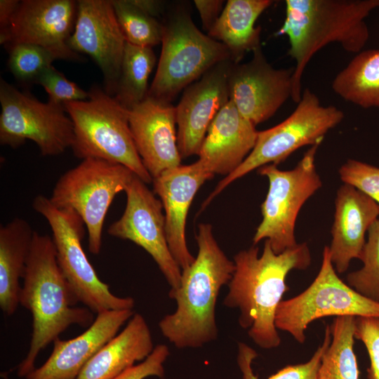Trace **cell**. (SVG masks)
I'll use <instances>...</instances> for the list:
<instances>
[{
    "label": "cell",
    "mask_w": 379,
    "mask_h": 379,
    "mask_svg": "<svg viewBox=\"0 0 379 379\" xmlns=\"http://www.w3.org/2000/svg\"><path fill=\"white\" fill-rule=\"evenodd\" d=\"M234 272L223 304L239 311V326L262 349L276 348L281 338L275 326V315L284 294L288 291L286 277L293 270H305L311 263L307 243L297 244L277 254L265 241L262 253L255 246L238 252L234 257Z\"/></svg>",
    "instance_id": "6da1fadb"
},
{
    "label": "cell",
    "mask_w": 379,
    "mask_h": 379,
    "mask_svg": "<svg viewBox=\"0 0 379 379\" xmlns=\"http://www.w3.org/2000/svg\"><path fill=\"white\" fill-rule=\"evenodd\" d=\"M196 239L197 257L182 271L180 286L168 293L176 302V309L159 322L162 335L179 349L201 347L217 339V300L235 269L234 261L215 240L210 224L199 225Z\"/></svg>",
    "instance_id": "7a4b0ae2"
},
{
    "label": "cell",
    "mask_w": 379,
    "mask_h": 379,
    "mask_svg": "<svg viewBox=\"0 0 379 379\" xmlns=\"http://www.w3.org/2000/svg\"><path fill=\"white\" fill-rule=\"evenodd\" d=\"M19 303L32 316V332L28 352L18 366V375L26 377L34 368L39 352L72 325L84 328L95 320L79 302L59 267L54 244L48 235L34 232Z\"/></svg>",
    "instance_id": "3957f363"
},
{
    "label": "cell",
    "mask_w": 379,
    "mask_h": 379,
    "mask_svg": "<svg viewBox=\"0 0 379 379\" xmlns=\"http://www.w3.org/2000/svg\"><path fill=\"white\" fill-rule=\"evenodd\" d=\"M379 8V0H286V17L276 36L286 35L288 55L295 60L291 99L302 95L305 69L314 55L331 43L359 53L370 34L365 19Z\"/></svg>",
    "instance_id": "277c9868"
},
{
    "label": "cell",
    "mask_w": 379,
    "mask_h": 379,
    "mask_svg": "<svg viewBox=\"0 0 379 379\" xmlns=\"http://www.w3.org/2000/svg\"><path fill=\"white\" fill-rule=\"evenodd\" d=\"M88 93L86 100L63 105L74 125V156L123 165L146 184L152 182L133 139L128 110L103 88L93 86Z\"/></svg>",
    "instance_id": "5b68a950"
},
{
    "label": "cell",
    "mask_w": 379,
    "mask_h": 379,
    "mask_svg": "<svg viewBox=\"0 0 379 379\" xmlns=\"http://www.w3.org/2000/svg\"><path fill=\"white\" fill-rule=\"evenodd\" d=\"M162 25L161 52L147 96L171 102L215 65L230 60V55L222 43L202 33L183 9L175 11Z\"/></svg>",
    "instance_id": "8992f818"
},
{
    "label": "cell",
    "mask_w": 379,
    "mask_h": 379,
    "mask_svg": "<svg viewBox=\"0 0 379 379\" xmlns=\"http://www.w3.org/2000/svg\"><path fill=\"white\" fill-rule=\"evenodd\" d=\"M343 118L342 110L333 105H322L317 95L305 88L289 117L270 128L258 132L251 153L235 171L218 182L202 204L201 210L226 187L252 171L267 164L277 165L302 147L321 144L324 135Z\"/></svg>",
    "instance_id": "52a82bcc"
},
{
    "label": "cell",
    "mask_w": 379,
    "mask_h": 379,
    "mask_svg": "<svg viewBox=\"0 0 379 379\" xmlns=\"http://www.w3.org/2000/svg\"><path fill=\"white\" fill-rule=\"evenodd\" d=\"M32 206L51 227L58 265L79 302L97 314L107 310H133L134 299L114 295L88 260L82 246L86 227L82 218L72 209L55 207L43 195L34 198Z\"/></svg>",
    "instance_id": "ba28073f"
},
{
    "label": "cell",
    "mask_w": 379,
    "mask_h": 379,
    "mask_svg": "<svg viewBox=\"0 0 379 379\" xmlns=\"http://www.w3.org/2000/svg\"><path fill=\"white\" fill-rule=\"evenodd\" d=\"M135 174L126 166L86 159L65 172L49 198L58 208L72 209L83 220L89 251L99 254L106 214L116 195L126 190Z\"/></svg>",
    "instance_id": "9c48e42d"
},
{
    "label": "cell",
    "mask_w": 379,
    "mask_h": 379,
    "mask_svg": "<svg viewBox=\"0 0 379 379\" xmlns=\"http://www.w3.org/2000/svg\"><path fill=\"white\" fill-rule=\"evenodd\" d=\"M319 145L311 146L293 169L283 171L274 164L258 169L268 179L269 189L261 204L262 218L253 238L254 246L267 240L279 254L297 245L295 226L298 213L322 185L315 165Z\"/></svg>",
    "instance_id": "30bf717a"
},
{
    "label": "cell",
    "mask_w": 379,
    "mask_h": 379,
    "mask_svg": "<svg viewBox=\"0 0 379 379\" xmlns=\"http://www.w3.org/2000/svg\"><path fill=\"white\" fill-rule=\"evenodd\" d=\"M330 316L379 317V303L361 295L338 277L328 246H325L318 274L302 293L281 301L275 326L302 344L308 325Z\"/></svg>",
    "instance_id": "8fae6325"
},
{
    "label": "cell",
    "mask_w": 379,
    "mask_h": 379,
    "mask_svg": "<svg viewBox=\"0 0 379 379\" xmlns=\"http://www.w3.org/2000/svg\"><path fill=\"white\" fill-rule=\"evenodd\" d=\"M0 143L17 148L32 140L43 156H56L72 147L74 125L61 105L40 102L0 80Z\"/></svg>",
    "instance_id": "7c38bea8"
},
{
    "label": "cell",
    "mask_w": 379,
    "mask_h": 379,
    "mask_svg": "<svg viewBox=\"0 0 379 379\" xmlns=\"http://www.w3.org/2000/svg\"><path fill=\"white\" fill-rule=\"evenodd\" d=\"M125 192L126 204L124 213L108 227L107 233L142 247L157 264L171 289L177 288L182 271L168 245L160 199L135 175Z\"/></svg>",
    "instance_id": "4fadbf2b"
},
{
    "label": "cell",
    "mask_w": 379,
    "mask_h": 379,
    "mask_svg": "<svg viewBox=\"0 0 379 379\" xmlns=\"http://www.w3.org/2000/svg\"><path fill=\"white\" fill-rule=\"evenodd\" d=\"M252 59L232 63L228 77L230 100L240 114L254 126L271 118L293 91L294 67L274 68L259 46Z\"/></svg>",
    "instance_id": "5bb4252c"
},
{
    "label": "cell",
    "mask_w": 379,
    "mask_h": 379,
    "mask_svg": "<svg viewBox=\"0 0 379 379\" xmlns=\"http://www.w3.org/2000/svg\"><path fill=\"white\" fill-rule=\"evenodd\" d=\"M126 41L112 0H79L74 31L68 46L89 55L103 75V89L114 96Z\"/></svg>",
    "instance_id": "9a60e30c"
},
{
    "label": "cell",
    "mask_w": 379,
    "mask_h": 379,
    "mask_svg": "<svg viewBox=\"0 0 379 379\" xmlns=\"http://www.w3.org/2000/svg\"><path fill=\"white\" fill-rule=\"evenodd\" d=\"M77 1H20L6 26L0 30V44H32L58 51L67 60L84 58L67 45L76 23Z\"/></svg>",
    "instance_id": "2e32d148"
},
{
    "label": "cell",
    "mask_w": 379,
    "mask_h": 379,
    "mask_svg": "<svg viewBox=\"0 0 379 379\" xmlns=\"http://www.w3.org/2000/svg\"><path fill=\"white\" fill-rule=\"evenodd\" d=\"M230 60L221 62L187 86L175 107L181 157L198 155L212 121L229 102Z\"/></svg>",
    "instance_id": "e0dca14e"
},
{
    "label": "cell",
    "mask_w": 379,
    "mask_h": 379,
    "mask_svg": "<svg viewBox=\"0 0 379 379\" xmlns=\"http://www.w3.org/2000/svg\"><path fill=\"white\" fill-rule=\"evenodd\" d=\"M128 113L135 145L152 179L179 166L175 107L147 96Z\"/></svg>",
    "instance_id": "ac0fdd59"
},
{
    "label": "cell",
    "mask_w": 379,
    "mask_h": 379,
    "mask_svg": "<svg viewBox=\"0 0 379 379\" xmlns=\"http://www.w3.org/2000/svg\"><path fill=\"white\" fill-rule=\"evenodd\" d=\"M213 176L197 161L169 169L152 180L154 192L159 196L164 211L168 245L182 270L195 259L187 248L185 238L190 205L200 187Z\"/></svg>",
    "instance_id": "d6986e66"
},
{
    "label": "cell",
    "mask_w": 379,
    "mask_h": 379,
    "mask_svg": "<svg viewBox=\"0 0 379 379\" xmlns=\"http://www.w3.org/2000/svg\"><path fill=\"white\" fill-rule=\"evenodd\" d=\"M134 314L133 310L104 311L79 335L69 340L57 338L46 362L26 379H77L86 363Z\"/></svg>",
    "instance_id": "ffe728a7"
},
{
    "label": "cell",
    "mask_w": 379,
    "mask_h": 379,
    "mask_svg": "<svg viewBox=\"0 0 379 379\" xmlns=\"http://www.w3.org/2000/svg\"><path fill=\"white\" fill-rule=\"evenodd\" d=\"M378 205L366 194L348 184L337 190L331 242L328 246L335 271L345 272L352 259L361 258L366 234L378 218Z\"/></svg>",
    "instance_id": "44dd1931"
},
{
    "label": "cell",
    "mask_w": 379,
    "mask_h": 379,
    "mask_svg": "<svg viewBox=\"0 0 379 379\" xmlns=\"http://www.w3.org/2000/svg\"><path fill=\"white\" fill-rule=\"evenodd\" d=\"M258 132L229 100L209 126L197 161L213 175L227 176L251 153Z\"/></svg>",
    "instance_id": "7402d4cb"
},
{
    "label": "cell",
    "mask_w": 379,
    "mask_h": 379,
    "mask_svg": "<svg viewBox=\"0 0 379 379\" xmlns=\"http://www.w3.org/2000/svg\"><path fill=\"white\" fill-rule=\"evenodd\" d=\"M154 348L146 320L135 313L121 332L86 363L77 379H113L135 362L145 360Z\"/></svg>",
    "instance_id": "603a6c76"
},
{
    "label": "cell",
    "mask_w": 379,
    "mask_h": 379,
    "mask_svg": "<svg viewBox=\"0 0 379 379\" xmlns=\"http://www.w3.org/2000/svg\"><path fill=\"white\" fill-rule=\"evenodd\" d=\"M34 231L25 220L15 218L0 228V307L13 314L19 303L23 278Z\"/></svg>",
    "instance_id": "cb8c5ba5"
},
{
    "label": "cell",
    "mask_w": 379,
    "mask_h": 379,
    "mask_svg": "<svg viewBox=\"0 0 379 379\" xmlns=\"http://www.w3.org/2000/svg\"><path fill=\"white\" fill-rule=\"evenodd\" d=\"M273 2L272 0L227 1L208 35L227 48L234 64L239 63L246 53L260 46V27H255V22Z\"/></svg>",
    "instance_id": "d4e9b609"
},
{
    "label": "cell",
    "mask_w": 379,
    "mask_h": 379,
    "mask_svg": "<svg viewBox=\"0 0 379 379\" xmlns=\"http://www.w3.org/2000/svg\"><path fill=\"white\" fill-rule=\"evenodd\" d=\"M336 95L362 108H379V49L361 51L332 82Z\"/></svg>",
    "instance_id": "484cf974"
},
{
    "label": "cell",
    "mask_w": 379,
    "mask_h": 379,
    "mask_svg": "<svg viewBox=\"0 0 379 379\" xmlns=\"http://www.w3.org/2000/svg\"><path fill=\"white\" fill-rule=\"evenodd\" d=\"M355 317H336L329 325L331 340L324 351L318 379H359L354 351Z\"/></svg>",
    "instance_id": "4316f807"
},
{
    "label": "cell",
    "mask_w": 379,
    "mask_h": 379,
    "mask_svg": "<svg viewBox=\"0 0 379 379\" xmlns=\"http://www.w3.org/2000/svg\"><path fill=\"white\" fill-rule=\"evenodd\" d=\"M156 60V55L152 48L126 43L114 97L127 110L147 97L149 88L148 79Z\"/></svg>",
    "instance_id": "83f0119b"
},
{
    "label": "cell",
    "mask_w": 379,
    "mask_h": 379,
    "mask_svg": "<svg viewBox=\"0 0 379 379\" xmlns=\"http://www.w3.org/2000/svg\"><path fill=\"white\" fill-rule=\"evenodd\" d=\"M116 17L126 42L152 48L161 43L163 25L131 0H112Z\"/></svg>",
    "instance_id": "f1b7e54d"
},
{
    "label": "cell",
    "mask_w": 379,
    "mask_h": 379,
    "mask_svg": "<svg viewBox=\"0 0 379 379\" xmlns=\"http://www.w3.org/2000/svg\"><path fill=\"white\" fill-rule=\"evenodd\" d=\"M8 67L22 83H35L37 77L56 60H67L61 53L32 44H14L6 46Z\"/></svg>",
    "instance_id": "f546056e"
},
{
    "label": "cell",
    "mask_w": 379,
    "mask_h": 379,
    "mask_svg": "<svg viewBox=\"0 0 379 379\" xmlns=\"http://www.w3.org/2000/svg\"><path fill=\"white\" fill-rule=\"evenodd\" d=\"M331 335L329 325L325 328L323 343L314 352L312 357L305 363L288 365L267 379H318V370L322 355L329 345ZM258 357L256 351L248 345L239 342L238 343L237 364L242 373L243 379H259L253 373L252 364Z\"/></svg>",
    "instance_id": "4dcf8cb0"
},
{
    "label": "cell",
    "mask_w": 379,
    "mask_h": 379,
    "mask_svg": "<svg viewBox=\"0 0 379 379\" xmlns=\"http://www.w3.org/2000/svg\"><path fill=\"white\" fill-rule=\"evenodd\" d=\"M360 260L363 267L350 272L347 284L366 298L379 303V218L369 227Z\"/></svg>",
    "instance_id": "1f68e13d"
},
{
    "label": "cell",
    "mask_w": 379,
    "mask_h": 379,
    "mask_svg": "<svg viewBox=\"0 0 379 379\" xmlns=\"http://www.w3.org/2000/svg\"><path fill=\"white\" fill-rule=\"evenodd\" d=\"M35 84L44 88L49 101L62 106L67 102L86 100L89 98L88 91L83 90L77 84L68 80L53 65L40 74Z\"/></svg>",
    "instance_id": "d6a6232c"
},
{
    "label": "cell",
    "mask_w": 379,
    "mask_h": 379,
    "mask_svg": "<svg viewBox=\"0 0 379 379\" xmlns=\"http://www.w3.org/2000/svg\"><path fill=\"white\" fill-rule=\"evenodd\" d=\"M338 173L345 184L358 189L379 206V167L361 161L348 159L340 166Z\"/></svg>",
    "instance_id": "836d02e7"
},
{
    "label": "cell",
    "mask_w": 379,
    "mask_h": 379,
    "mask_svg": "<svg viewBox=\"0 0 379 379\" xmlns=\"http://www.w3.org/2000/svg\"><path fill=\"white\" fill-rule=\"evenodd\" d=\"M354 338L360 340L368 352V379H379V317H355Z\"/></svg>",
    "instance_id": "e575fe53"
},
{
    "label": "cell",
    "mask_w": 379,
    "mask_h": 379,
    "mask_svg": "<svg viewBox=\"0 0 379 379\" xmlns=\"http://www.w3.org/2000/svg\"><path fill=\"white\" fill-rule=\"evenodd\" d=\"M169 354L170 351L167 345H157L145 360L134 365L113 379H145L149 376L163 378L164 364Z\"/></svg>",
    "instance_id": "d590c367"
},
{
    "label": "cell",
    "mask_w": 379,
    "mask_h": 379,
    "mask_svg": "<svg viewBox=\"0 0 379 379\" xmlns=\"http://www.w3.org/2000/svg\"><path fill=\"white\" fill-rule=\"evenodd\" d=\"M223 2L222 0H194L203 29L206 32H209L220 17Z\"/></svg>",
    "instance_id": "8d00e7d4"
},
{
    "label": "cell",
    "mask_w": 379,
    "mask_h": 379,
    "mask_svg": "<svg viewBox=\"0 0 379 379\" xmlns=\"http://www.w3.org/2000/svg\"><path fill=\"white\" fill-rule=\"evenodd\" d=\"M131 3L139 9L156 18L159 16L164 11V3L157 0H131Z\"/></svg>",
    "instance_id": "74e56055"
},
{
    "label": "cell",
    "mask_w": 379,
    "mask_h": 379,
    "mask_svg": "<svg viewBox=\"0 0 379 379\" xmlns=\"http://www.w3.org/2000/svg\"><path fill=\"white\" fill-rule=\"evenodd\" d=\"M19 1L18 0L0 1V30L8 24Z\"/></svg>",
    "instance_id": "f35d334b"
}]
</instances>
